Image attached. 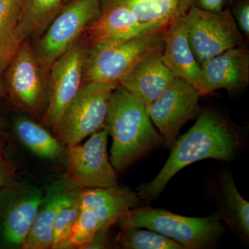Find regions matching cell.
I'll list each match as a JSON object with an SVG mask.
<instances>
[{
    "label": "cell",
    "mask_w": 249,
    "mask_h": 249,
    "mask_svg": "<svg viewBox=\"0 0 249 249\" xmlns=\"http://www.w3.org/2000/svg\"><path fill=\"white\" fill-rule=\"evenodd\" d=\"M240 147V137L235 127L217 111L206 108L199 113L188 132L176 139L158 175L140 186L137 194L145 200L155 199L171 178L188 165L207 159L233 160Z\"/></svg>",
    "instance_id": "6da1fadb"
},
{
    "label": "cell",
    "mask_w": 249,
    "mask_h": 249,
    "mask_svg": "<svg viewBox=\"0 0 249 249\" xmlns=\"http://www.w3.org/2000/svg\"><path fill=\"white\" fill-rule=\"evenodd\" d=\"M105 126L112 139L110 162L116 171L125 170L165 142L143 101L121 87L111 93Z\"/></svg>",
    "instance_id": "7a4b0ae2"
},
{
    "label": "cell",
    "mask_w": 249,
    "mask_h": 249,
    "mask_svg": "<svg viewBox=\"0 0 249 249\" xmlns=\"http://www.w3.org/2000/svg\"><path fill=\"white\" fill-rule=\"evenodd\" d=\"M164 31L87 47L83 83H101L115 89L141 62L163 52Z\"/></svg>",
    "instance_id": "3957f363"
},
{
    "label": "cell",
    "mask_w": 249,
    "mask_h": 249,
    "mask_svg": "<svg viewBox=\"0 0 249 249\" xmlns=\"http://www.w3.org/2000/svg\"><path fill=\"white\" fill-rule=\"evenodd\" d=\"M218 213L205 217L178 215L166 210L145 207L129 209L118 218L121 229L144 228L159 232L184 249H209L224 232Z\"/></svg>",
    "instance_id": "277c9868"
},
{
    "label": "cell",
    "mask_w": 249,
    "mask_h": 249,
    "mask_svg": "<svg viewBox=\"0 0 249 249\" xmlns=\"http://www.w3.org/2000/svg\"><path fill=\"white\" fill-rule=\"evenodd\" d=\"M101 11V0H71L36 39L33 48L46 78L54 62L79 40Z\"/></svg>",
    "instance_id": "5b68a950"
},
{
    "label": "cell",
    "mask_w": 249,
    "mask_h": 249,
    "mask_svg": "<svg viewBox=\"0 0 249 249\" xmlns=\"http://www.w3.org/2000/svg\"><path fill=\"white\" fill-rule=\"evenodd\" d=\"M6 99L13 107L40 122L47 104V78L30 40L23 41L4 71Z\"/></svg>",
    "instance_id": "8992f818"
},
{
    "label": "cell",
    "mask_w": 249,
    "mask_h": 249,
    "mask_svg": "<svg viewBox=\"0 0 249 249\" xmlns=\"http://www.w3.org/2000/svg\"><path fill=\"white\" fill-rule=\"evenodd\" d=\"M188 40L196 61L206 60L245 45V39L229 9L211 12L192 6L183 16Z\"/></svg>",
    "instance_id": "52a82bcc"
},
{
    "label": "cell",
    "mask_w": 249,
    "mask_h": 249,
    "mask_svg": "<svg viewBox=\"0 0 249 249\" xmlns=\"http://www.w3.org/2000/svg\"><path fill=\"white\" fill-rule=\"evenodd\" d=\"M114 89L110 85L101 83L83 85L54 134L65 147L80 143L104 127Z\"/></svg>",
    "instance_id": "ba28073f"
},
{
    "label": "cell",
    "mask_w": 249,
    "mask_h": 249,
    "mask_svg": "<svg viewBox=\"0 0 249 249\" xmlns=\"http://www.w3.org/2000/svg\"><path fill=\"white\" fill-rule=\"evenodd\" d=\"M87 46L80 37L59 58L47 77V104L40 123L53 134L65 111L84 85L83 63Z\"/></svg>",
    "instance_id": "9c48e42d"
},
{
    "label": "cell",
    "mask_w": 249,
    "mask_h": 249,
    "mask_svg": "<svg viewBox=\"0 0 249 249\" xmlns=\"http://www.w3.org/2000/svg\"><path fill=\"white\" fill-rule=\"evenodd\" d=\"M108 136L104 126L83 145L67 147L64 178L81 189L118 186L116 170L108 157Z\"/></svg>",
    "instance_id": "30bf717a"
},
{
    "label": "cell",
    "mask_w": 249,
    "mask_h": 249,
    "mask_svg": "<svg viewBox=\"0 0 249 249\" xmlns=\"http://www.w3.org/2000/svg\"><path fill=\"white\" fill-rule=\"evenodd\" d=\"M45 191L21 183L0 190V248L22 249Z\"/></svg>",
    "instance_id": "8fae6325"
},
{
    "label": "cell",
    "mask_w": 249,
    "mask_h": 249,
    "mask_svg": "<svg viewBox=\"0 0 249 249\" xmlns=\"http://www.w3.org/2000/svg\"><path fill=\"white\" fill-rule=\"evenodd\" d=\"M200 97L194 86L175 78L147 108L150 120L158 128L167 146L172 147L183 126L197 115Z\"/></svg>",
    "instance_id": "7c38bea8"
},
{
    "label": "cell",
    "mask_w": 249,
    "mask_h": 249,
    "mask_svg": "<svg viewBox=\"0 0 249 249\" xmlns=\"http://www.w3.org/2000/svg\"><path fill=\"white\" fill-rule=\"evenodd\" d=\"M198 91L201 96L218 89L237 92L249 84V51L245 46L233 47L203 62Z\"/></svg>",
    "instance_id": "4fadbf2b"
},
{
    "label": "cell",
    "mask_w": 249,
    "mask_h": 249,
    "mask_svg": "<svg viewBox=\"0 0 249 249\" xmlns=\"http://www.w3.org/2000/svg\"><path fill=\"white\" fill-rule=\"evenodd\" d=\"M80 189L65 178L57 180L47 187L22 249H51L57 214Z\"/></svg>",
    "instance_id": "5bb4252c"
},
{
    "label": "cell",
    "mask_w": 249,
    "mask_h": 249,
    "mask_svg": "<svg viewBox=\"0 0 249 249\" xmlns=\"http://www.w3.org/2000/svg\"><path fill=\"white\" fill-rule=\"evenodd\" d=\"M162 60L175 78L200 86L201 69L192 51L183 16L173 21L164 31Z\"/></svg>",
    "instance_id": "9a60e30c"
},
{
    "label": "cell",
    "mask_w": 249,
    "mask_h": 249,
    "mask_svg": "<svg viewBox=\"0 0 249 249\" xmlns=\"http://www.w3.org/2000/svg\"><path fill=\"white\" fill-rule=\"evenodd\" d=\"M141 198L137 193L124 187L82 189L80 206L96 214L101 229L110 228L118 218L138 206Z\"/></svg>",
    "instance_id": "2e32d148"
},
{
    "label": "cell",
    "mask_w": 249,
    "mask_h": 249,
    "mask_svg": "<svg viewBox=\"0 0 249 249\" xmlns=\"http://www.w3.org/2000/svg\"><path fill=\"white\" fill-rule=\"evenodd\" d=\"M161 55L162 53L157 54L141 62L119 85L142 100L147 109L175 78Z\"/></svg>",
    "instance_id": "e0dca14e"
},
{
    "label": "cell",
    "mask_w": 249,
    "mask_h": 249,
    "mask_svg": "<svg viewBox=\"0 0 249 249\" xmlns=\"http://www.w3.org/2000/svg\"><path fill=\"white\" fill-rule=\"evenodd\" d=\"M218 213L240 240H249V203L239 193L231 172L222 170L213 183Z\"/></svg>",
    "instance_id": "ac0fdd59"
},
{
    "label": "cell",
    "mask_w": 249,
    "mask_h": 249,
    "mask_svg": "<svg viewBox=\"0 0 249 249\" xmlns=\"http://www.w3.org/2000/svg\"><path fill=\"white\" fill-rule=\"evenodd\" d=\"M124 4L137 19L144 34L165 31L192 6V0H113Z\"/></svg>",
    "instance_id": "d6986e66"
},
{
    "label": "cell",
    "mask_w": 249,
    "mask_h": 249,
    "mask_svg": "<svg viewBox=\"0 0 249 249\" xmlns=\"http://www.w3.org/2000/svg\"><path fill=\"white\" fill-rule=\"evenodd\" d=\"M12 126L18 140L37 157L53 161L65 158L66 147L50 129L34 118L18 111Z\"/></svg>",
    "instance_id": "ffe728a7"
},
{
    "label": "cell",
    "mask_w": 249,
    "mask_h": 249,
    "mask_svg": "<svg viewBox=\"0 0 249 249\" xmlns=\"http://www.w3.org/2000/svg\"><path fill=\"white\" fill-rule=\"evenodd\" d=\"M64 6V0H22L19 18L22 40L40 37Z\"/></svg>",
    "instance_id": "44dd1931"
},
{
    "label": "cell",
    "mask_w": 249,
    "mask_h": 249,
    "mask_svg": "<svg viewBox=\"0 0 249 249\" xmlns=\"http://www.w3.org/2000/svg\"><path fill=\"white\" fill-rule=\"evenodd\" d=\"M22 0H0V70L4 71L23 42L19 31Z\"/></svg>",
    "instance_id": "7402d4cb"
},
{
    "label": "cell",
    "mask_w": 249,
    "mask_h": 249,
    "mask_svg": "<svg viewBox=\"0 0 249 249\" xmlns=\"http://www.w3.org/2000/svg\"><path fill=\"white\" fill-rule=\"evenodd\" d=\"M117 247L124 249H184L165 236L142 228L121 229L115 239Z\"/></svg>",
    "instance_id": "603a6c76"
},
{
    "label": "cell",
    "mask_w": 249,
    "mask_h": 249,
    "mask_svg": "<svg viewBox=\"0 0 249 249\" xmlns=\"http://www.w3.org/2000/svg\"><path fill=\"white\" fill-rule=\"evenodd\" d=\"M77 192L71 199L58 211L54 221L53 237L51 249H66L72 230L78 220L81 211L80 191Z\"/></svg>",
    "instance_id": "cb8c5ba5"
},
{
    "label": "cell",
    "mask_w": 249,
    "mask_h": 249,
    "mask_svg": "<svg viewBox=\"0 0 249 249\" xmlns=\"http://www.w3.org/2000/svg\"><path fill=\"white\" fill-rule=\"evenodd\" d=\"M99 229L101 225L96 214L89 209L81 208L79 217L73 228L66 249H83L92 240Z\"/></svg>",
    "instance_id": "d4e9b609"
},
{
    "label": "cell",
    "mask_w": 249,
    "mask_h": 249,
    "mask_svg": "<svg viewBox=\"0 0 249 249\" xmlns=\"http://www.w3.org/2000/svg\"><path fill=\"white\" fill-rule=\"evenodd\" d=\"M21 183L17 168L6 152L5 136L0 137V190L18 186Z\"/></svg>",
    "instance_id": "484cf974"
},
{
    "label": "cell",
    "mask_w": 249,
    "mask_h": 249,
    "mask_svg": "<svg viewBox=\"0 0 249 249\" xmlns=\"http://www.w3.org/2000/svg\"><path fill=\"white\" fill-rule=\"evenodd\" d=\"M232 16L245 40L249 38V0H237L232 7Z\"/></svg>",
    "instance_id": "4316f807"
},
{
    "label": "cell",
    "mask_w": 249,
    "mask_h": 249,
    "mask_svg": "<svg viewBox=\"0 0 249 249\" xmlns=\"http://www.w3.org/2000/svg\"><path fill=\"white\" fill-rule=\"evenodd\" d=\"M231 0H192V6L211 12H221L227 9Z\"/></svg>",
    "instance_id": "83f0119b"
},
{
    "label": "cell",
    "mask_w": 249,
    "mask_h": 249,
    "mask_svg": "<svg viewBox=\"0 0 249 249\" xmlns=\"http://www.w3.org/2000/svg\"><path fill=\"white\" fill-rule=\"evenodd\" d=\"M110 228L99 229L92 240L85 245L82 249H104L110 248L109 241V231Z\"/></svg>",
    "instance_id": "f1b7e54d"
},
{
    "label": "cell",
    "mask_w": 249,
    "mask_h": 249,
    "mask_svg": "<svg viewBox=\"0 0 249 249\" xmlns=\"http://www.w3.org/2000/svg\"><path fill=\"white\" fill-rule=\"evenodd\" d=\"M7 117L6 113L0 105V137L5 136L7 129Z\"/></svg>",
    "instance_id": "f546056e"
},
{
    "label": "cell",
    "mask_w": 249,
    "mask_h": 249,
    "mask_svg": "<svg viewBox=\"0 0 249 249\" xmlns=\"http://www.w3.org/2000/svg\"><path fill=\"white\" fill-rule=\"evenodd\" d=\"M6 99V90H5L4 71L0 70V99Z\"/></svg>",
    "instance_id": "4dcf8cb0"
},
{
    "label": "cell",
    "mask_w": 249,
    "mask_h": 249,
    "mask_svg": "<svg viewBox=\"0 0 249 249\" xmlns=\"http://www.w3.org/2000/svg\"><path fill=\"white\" fill-rule=\"evenodd\" d=\"M71 0H64V4H67V3L70 2Z\"/></svg>",
    "instance_id": "1f68e13d"
}]
</instances>
